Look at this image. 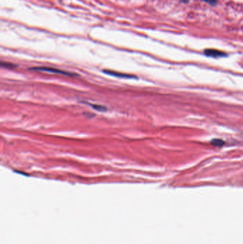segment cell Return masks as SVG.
<instances>
[{"label":"cell","mask_w":243,"mask_h":244,"mask_svg":"<svg viewBox=\"0 0 243 244\" xmlns=\"http://www.w3.org/2000/svg\"><path fill=\"white\" fill-rule=\"evenodd\" d=\"M105 74H108V75H111L113 76V77H120V78H127V79H133V78H135L134 76L132 75H129V74H121V73H118V72H113V71H108V70H104L103 71Z\"/></svg>","instance_id":"3"},{"label":"cell","mask_w":243,"mask_h":244,"mask_svg":"<svg viewBox=\"0 0 243 244\" xmlns=\"http://www.w3.org/2000/svg\"><path fill=\"white\" fill-rule=\"evenodd\" d=\"M91 106H92L93 108L95 109H97L99 112H105L106 110V108L104 106H100V105H96V104H90Z\"/></svg>","instance_id":"5"},{"label":"cell","mask_w":243,"mask_h":244,"mask_svg":"<svg viewBox=\"0 0 243 244\" xmlns=\"http://www.w3.org/2000/svg\"><path fill=\"white\" fill-rule=\"evenodd\" d=\"M212 145L215 146H222L225 144V141L223 140L220 139V138H213L211 141H210Z\"/></svg>","instance_id":"4"},{"label":"cell","mask_w":243,"mask_h":244,"mask_svg":"<svg viewBox=\"0 0 243 244\" xmlns=\"http://www.w3.org/2000/svg\"><path fill=\"white\" fill-rule=\"evenodd\" d=\"M32 70L35 71H41V72H51V73H55V74H63V75L66 76H74L75 74L71 73H68V72H63V71L59 70V69H56L54 68H48V67H35V68H32Z\"/></svg>","instance_id":"1"},{"label":"cell","mask_w":243,"mask_h":244,"mask_svg":"<svg viewBox=\"0 0 243 244\" xmlns=\"http://www.w3.org/2000/svg\"><path fill=\"white\" fill-rule=\"evenodd\" d=\"M203 1H205L206 2L208 3V4H211V5H215L217 4V2H218L217 0H203Z\"/></svg>","instance_id":"6"},{"label":"cell","mask_w":243,"mask_h":244,"mask_svg":"<svg viewBox=\"0 0 243 244\" xmlns=\"http://www.w3.org/2000/svg\"><path fill=\"white\" fill-rule=\"evenodd\" d=\"M1 66H2V67H10V68H13V67H14V66H13V64H4V63H2L1 64Z\"/></svg>","instance_id":"7"},{"label":"cell","mask_w":243,"mask_h":244,"mask_svg":"<svg viewBox=\"0 0 243 244\" xmlns=\"http://www.w3.org/2000/svg\"><path fill=\"white\" fill-rule=\"evenodd\" d=\"M205 54L206 56H212V57H223L226 56V54L223 51H219V50L217 49H206L204 51Z\"/></svg>","instance_id":"2"}]
</instances>
